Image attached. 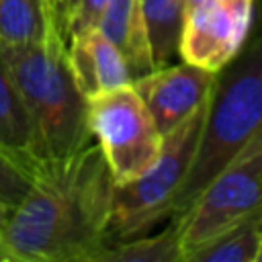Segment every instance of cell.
Wrapping results in <instances>:
<instances>
[{"label": "cell", "mask_w": 262, "mask_h": 262, "mask_svg": "<svg viewBox=\"0 0 262 262\" xmlns=\"http://www.w3.org/2000/svg\"><path fill=\"white\" fill-rule=\"evenodd\" d=\"M98 29L123 53L133 80L156 70L141 0H108Z\"/></svg>", "instance_id": "obj_10"}, {"label": "cell", "mask_w": 262, "mask_h": 262, "mask_svg": "<svg viewBox=\"0 0 262 262\" xmlns=\"http://www.w3.org/2000/svg\"><path fill=\"white\" fill-rule=\"evenodd\" d=\"M0 51L29 113L37 160L66 158L92 143L88 98L74 78L68 39L0 45Z\"/></svg>", "instance_id": "obj_2"}, {"label": "cell", "mask_w": 262, "mask_h": 262, "mask_svg": "<svg viewBox=\"0 0 262 262\" xmlns=\"http://www.w3.org/2000/svg\"><path fill=\"white\" fill-rule=\"evenodd\" d=\"M115 186L98 143L41 160L0 235V260L98 262L111 244Z\"/></svg>", "instance_id": "obj_1"}, {"label": "cell", "mask_w": 262, "mask_h": 262, "mask_svg": "<svg viewBox=\"0 0 262 262\" xmlns=\"http://www.w3.org/2000/svg\"><path fill=\"white\" fill-rule=\"evenodd\" d=\"M68 59L86 98L133 82L123 53L100 29L70 37Z\"/></svg>", "instance_id": "obj_9"}, {"label": "cell", "mask_w": 262, "mask_h": 262, "mask_svg": "<svg viewBox=\"0 0 262 262\" xmlns=\"http://www.w3.org/2000/svg\"><path fill=\"white\" fill-rule=\"evenodd\" d=\"M211 96L164 135L158 160L135 180L115 186L111 244L149 233L176 213L180 190L190 174Z\"/></svg>", "instance_id": "obj_4"}, {"label": "cell", "mask_w": 262, "mask_h": 262, "mask_svg": "<svg viewBox=\"0 0 262 262\" xmlns=\"http://www.w3.org/2000/svg\"><path fill=\"white\" fill-rule=\"evenodd\" d=\"M262 131V29L215 76L205 127L174 217L182 215L207 182Z\"/></svg>", "instance_id": "obj_3"}, {"label": "cell", "mask_w": 262, "mask_h": 262, "mask_svg": "<svg viewBox=\"0 0 262 262\" xmlns=\"http://www.w3.org/2000/svg\"><path fill=\"white\" fill-rule=\"evenodd\" d=\"M88 127L115 184L139 178L160 156L164 135L133 84L88 98Z\"/></svg>", "instance_id": "obj_6"}, {"label": "cell", "mask_w": 262, "mask_h": 262, "mask_svg": "<svg viewBox=\"0 0 262 262\" xmlns=\"http://www.w3.org/2000/svg\"><path fill=\"white\" fill-rule=\"evenodd\" d=\"M156 68L168 66L180 47L186 0H141Z\"/></svg>", "instance_id": "obj_14"}, {"label": "cell", "mask_w": 262, "mask_h": 262, "mask_svg": "<svg viewBox=\"0 0 262 262\" xmlns=\"http://www.w3.org/2000/svg\"><path fill=\"white\" fill-rule=\"evenodd\" d=\"M39 160L0 145V199L16 207L27 194Z\"/></svg>", "instance_id": "obj_16"}, {"label": "cell", "mask_w": 262, "mask_h": 262, "mask_svg": "<svg viewBox=\"0 0 262 262\" xmlns=\"http://www.w3.org/2000/svg\"><path fill=\"white\" fill-rule=\"evenodd\" d=\"M0 145L27 154L37 160L35 156V135L29 113L20 98V92L14 84V78L4 61L0 51Z\"/></svg>", "instance_id": "obj_15"}, {"label": "cell", "mask_w": 262, "mask_h": 262, "mask_svg": "<svg viewBox=\"0 0 262 262\" xmlns=\"http://www.w3.org/2000/svg\"><path fill=\"white\" fill-rule=\"evenodd\" d=\"M106 6H108V0H76L70 10L68 23H66L68 39L74 35L86 33V31L98 29V23H100Z\"/></svg>", "instance_id": "obj_17"}, {"label": "cell", "mask_w": 262, "mask_h": 262, "mask_svg": "<svg viewBox=\"0 0 262 262\" xmlns=\"http://www.w3.org/2000/svg\"><path fill=\"white\" fill-rule=\"evenodd\" d=\"M12 205L10 203H6L4 199H0V235H2V231H4V227H6V223H8V219H10V213H12Z\"/></svg>", "instance_id": "obj_19"}, {"label": "cell", "mask_w": 262, "mask_h": 262, "mask_svg": "<svg viewBox=\"0 0 262 262\" xmlns=\"http://www.w3.org/2000/svg\"><path fill=\"white\" fill-rule=\"evenodd\" d=\"M262 244V211L231 225L188 256L186 262H258Z\"/></svg>", "instance_id": "obj_13"}, {"label": "cell", "mask_w": 262, "mask_h": 262, "mask_svg": "<svg viewBox=\"0 0 262 262\" xmlns=\"http://www.w3.org/2000/svg\"><path fill=\"white\" fill-rule=\"evenodd\" d=\"M215 76L205 68L180 59V63L156 68L131 84L147 104L162 135H166L211 96Z\"/></svg>", "instance_id": "obj_8"}, {"label": "cell", "mask_w": 262, "mask_h": 262, "mask_svg": "<svg viewBox=\"0 0 262 262\" xmlns=\"http://www.w3.org/2000/svg\"><path fill=\"white\" fill-rule=\"evenodd\" d=\"M74 2H76V0H51L57 18H59L61 25H63V31H66V23H68V16H70V10H72ZM66 37H68V33H66Z\"/></svg>", "instance_id": "obj_18"}, {"label": "cell", "mask_w": 262, "mask_h": 262, "mask_svg": "<svg viewBox=\"0 0 262 262\" xmlns=\"http://www.w3.org/2000/svg\"><path fill=\"white\" fill-rule=\"evenodd\" d=\"M98 262H184L178 219H168L156 233H143L108 244Z\"/></svg>", "instance_id": "obj_12"}, {"label": "cell", "mask_w": 262, "mask_h": 262, "mask_svg": "<svg viewBox=\"0 0 262 262\" xmlns=\"http://www.w3.org/2000/svg\"><path fill=\"white\" fill-rule=\"evenodd\" d=\"M51 37H66L51 0H0V45H29Z\"/></svg>", "instance_id": "obj_11"}, {"label": "cell", "mask_w": 262, "mask_h": 262, "mask_svg": "<svg viewBox=\"0 0 262 262\" xmlns=\"http://www.w3.org/2000/svg\"><path fill=\"white\" fill-rule=\"evenodd\" d=\"M258 262H262V244H260V252H258Z\"/></svg>", "instance_id": "obj_20"}, {"label": "cell", "mask_w": 262, "mask_h": 262, "mask_svg": "<svg viewBox=\"0 0 262 262\" xmlns=\"http://www.w3.org/2000/svg\"><path fill=\"white\" fill-rule=\"evenodd\" d=\"M256 0H186L178 57L221 72L246 45Z\"/></svg>", "instance_id": "obj_7"}, {"label": "cell", "mask_w": 262, "mask_h": 262, "mask_svg": "<svg viewBox=\"0 0 262 262\" xmlns=\"http://www.w3.org/2000/svg\"><path fill=\"white\" fill-rule=\"evenodd\" d=\"M262 211V131L254 135L178 217L182 260L213 237Z\"/></svg>", "instance_id": "obj_5"}]
</instances>
